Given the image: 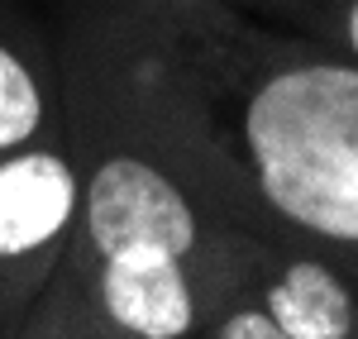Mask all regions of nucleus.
I'll return each mask as SVG.
<instances>
[{
  "mask_svg": "<svg viewBox=\"0 0 358 339\" xmlns=\"http://www.w3.org/2000/svg\"><path fill=\"white\" fill-rule=\"evenodd\" d=\"M86 234L96 254L167 249L187 258L201 239V225L192 201L167 182V172L134 153H115L86 182Z\"/></svg>",
  "mask_w": 358,
  "mask_h": 339,
  "instance_id": "f257e3e1",
  "label": "nucleus"
},
{
  "mask_svg": "<svg viewBox=\"0 0 358 339\" xmlns=\"http://www.w3.org/2000/svg\"><path fill=\"white\" fill-rule=\"evenodd\" d=\"M101 306L134 339H182L196 325L187 258L167 249L101 254Z\"/></svg>",
  "mask_w": 358,
  "mask_h": 339,
  "instance_id": "f03ea898",
  "label": "nucleus"
},
{
  "mask_svg": "<svg viewBox=\"0 0 358 339\" xmlns=\"http://www.w3.org/2000/svg\"><path fill=\"white\" fill-rule=\"evenodd\" d=\"M77 215V172L53 148L0 153V263L53 249Z\"/></svg>",
  "mask_w": 358,
  "mask_h": 339,
  "instance_id": "7ed1b4c3",
  "label": "nucleus"
},
{
  "mask_svg": "<svg viewBox=\"0 0 358 339\" xmlns=\"http://www.w3.org/2000/svg\"><path fill=\"white\" fill-rule=\"evenodd\" d=\"M263 311L273 315L292 339H349V330H354V296H349V287L315 258H296L268 287V306Z\"/></svg>",
  "mask_w": 358,
  "mask_h": 339,
  "instance_id": "20e7f679",
  "label": "nucleus"
},
{
  "mask_svg": "<svg viewBox=\"0 0 358 339\" xmlns=\"http://www.w3.org/2000/svg\"><path fill=\"white\" fill-rule=\"evenodd\" d=\"M43 129V86L24 57L0 38V153L29 148Z\"/></svg>",
  "mask_w": 358,
  "mask_h": 339,
  "instance_id": "39448f33",
  "label": "nucleus"
},
{
  "mask_svg": "<svg viewBox=\"0 0 358 339\" xmlns=\"http://www.w3.org/2000/svg\"><path fill=\"white\" fill-rule=\"evenodd\" d=\"M215 339H292V335H287L268 311H234L220 330H215Z\"/></svg>",
  "mask_w": 358,
  "mask_h": 339,
  "instance_id": "423d86ee",
  "label": "nucleus"
},
{
  "mask_svg": "<svg viewBox=\"0 0 358 339\" xmlns=\"http://www.w3.org/2000/svg\"><path fill=\"white\" fill-rule=\"evenodd\" d=\"M344 38H349V48H354V57H358V0L349 5V20H344Z\"/></svg>",
  "mask_w": 358,
  "mask_h": 339,
  "instance_id": "0eeeda50",
  "label": "nucleus"
}]
</instances>
